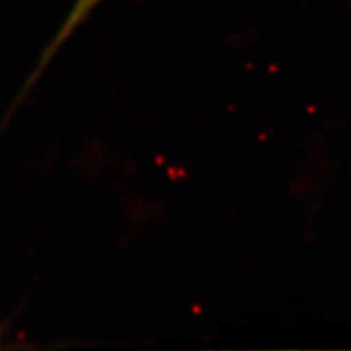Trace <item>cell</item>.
<instances>
[{
	"label": "cell",
	"mask_w": 351,
	"mask_h": 351,
	"mask_svg": "<svg viewBox=\"0 0 351 351\" xmlns=\"http://www.w3.org/2000/svg\"><path fill=\"white\" fill-rule=\"evenodd\" d=\"M101 2H103V0H75L73 7L70 8L67 19H65L62 26H60L59 32H57L56 38L52 39L49 47H47L46 52L43 54V59L39 60L36 72L33 73L32 78H29L28 83H26V88H32L33 83L38 80L39 75H41L43 70L46 69L47 62H49L52 57L56 56V52L59 51V47L62 46V44H65V41L70 38V34L75 32L78 26H80L83 21L88 19V16H90V13H93L95 8L98 7Z\"/></svg>",
	"instance_id": "obj_1"
}]
</instances>
